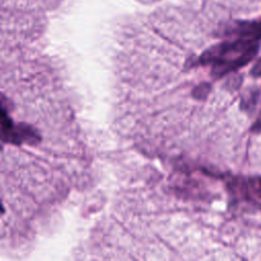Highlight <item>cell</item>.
I'll return each instance as SVG.
<instances>
[{"mask_svg":"<svg viewBox=\"0 0 261 261\" xmlns=\"http://www.w3.org/2000/svg\"><path fill=\"white\" fill-rule=\"evenodd\" d=\"M236 33L243 39H248L253 42L261 39V21L241 23Z\"/></svg>","mask_w":261,"mask_h":261,"instance_id":"cell-1","label":"cell"},{"mask_svg":"<svg viewBox=\"0 0 261 261\" xmlns=\"http://www.w3.org/2000/svg\"><path fill=\"white\" fill-rule=\"evenodd\" d=\"M251 75L254 77L261 76V58H259L251 69Z\"/></svg>","mask_w":261,"mask_h":261,"instance_id":"cell-3","label":"cell"},{"mask_svg":"<svg viewBox=\"0 0 261 261\" xmlns=\"http://www.w3.org/2000/svg\"><path fill=\"white\" fill-rule=\"evenodd\" d=\"M251 130H252L253 133H260V132H261V111H260V113H259V115H258L256 121H255L254 124L252 125Z\"/></svg>","mask_w":261,"mask_h":261,"instance_id":"cell-4","label":"cell"},{"mask_svg":"<svg viewBox=\"0 0 261 261\" xmlns=\"http://www.w3.org/2000/svg\"><path fill=\"white\" fill-rule=\"evenodd\" d=\"M258 101V91H252L249 93V95L245 98H243L242 101V107L244 109H251L254 107L256 102Z\"/></svg>","mask_w":261,"mask_h":261,"instance_id":"cell-2","label":"cell"}]
</instances>
